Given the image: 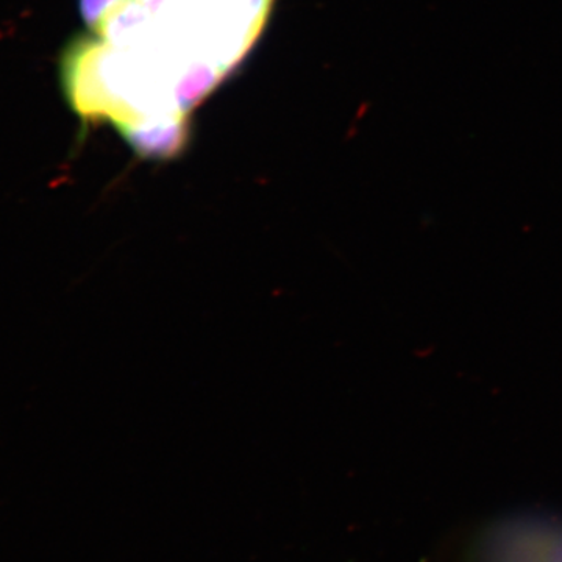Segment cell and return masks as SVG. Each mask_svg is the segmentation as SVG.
Segmentation results:
<instances>
[{"mask_svg": "<svg viewBox=\"0 0 562 562\" xmlns=\"http://www.w3.org/2000/svg\"><path fill=\"white\" fill-rule=\"evenodd\" d=\"M128 0H79V13L91 31H101L103 22Z\"/></svg>", "mask_w": 562, "mask_h": 562, "instance_id": "obj_5", "label": "cell"}, {"mask_svg": "<svg viewBox=\"0 0 562 562\" xmlns=\"http://www.w3.org/2000/svg\"><path fill=\"white\" fill-rule=\"evenodd\" d=\"M105 44L91 36H79L66 47L61 58V87L72 110L85 121L132 120L110 94L101 72Z\"/></svg>", "mask_w": 562, "mask_h": 562, "instance_id": "obj_1", "label": "cell"}, {"mask_svg": "<svg viewBox=\"0 0 562 562\" xmlns=\"http://www.w3.org/2000/svg\"><path fill=\"white\" fill-rule=\"evenodd\" d=\"M469 562H562V524L520 517L492 525L473 542Z\"/></svg>", "mask_w": 562, "mask_h": 562, "instance_id": "obj_2", "label": "cell"}, {"mask_svg": "<svg viewBox=\"0 0 562 562\" xmlns=\"http://www.w3.org/2000/svg\"><path fill=\"white\" fill-rule=\"evenodd\" d=\"M221 79L222 72L214 69L213 66L205 65V63L191 66L176 88L177 105H179L180 113H190L203 98L210 94Z\"/></svg>", "mask_w": 562, "mask_h": 562, "instance_id": "obj_4", "label": "cell"}, {"mask_svg": "<svg viewBox=\"0 0 562 562\" xmlns=\"http://www.w3.org/2000/svg\"><path fill=\"white\" fill-rule=\"evenodd\" d=\"M272 2L273 0H243L244 13L249 14L250 21H254L258 31H260L261 24H265Z\"/></svg>", "mask_w": 562, "mask_h": 562, "instance_id": "obj_6", "label": "cell"}, {"mask_svg": "<svg viewBox=\"0 0 562 562\" xmlns=\"http://www.w3.org/2000/svg\"><path fill=\"white\" fill-rule=\"evenodd\" d=\"M128 147L140 160L169 161L180 157L190 140V122L187 114L114 122Z\"/></svg>", "mask_w": 562, "mask_h": 562, "instance_id": "obj_3", "label": "cell"}, {"mask_svg": "<svg viewBox=\"0 0 562 562\" xmlns=\"http://www.w3.org/2000/svg\"><path fill=\"white\" fill-rule=\"evenodd\" d=\"M139 2L144 3L147 10L155 11L160 9L161 3L165 2V0H139Z\"/></svg>", "mask_w": 562, "mask_h": 562, "instance_id": "obj_7", "label": "cell"}]
</instances>
